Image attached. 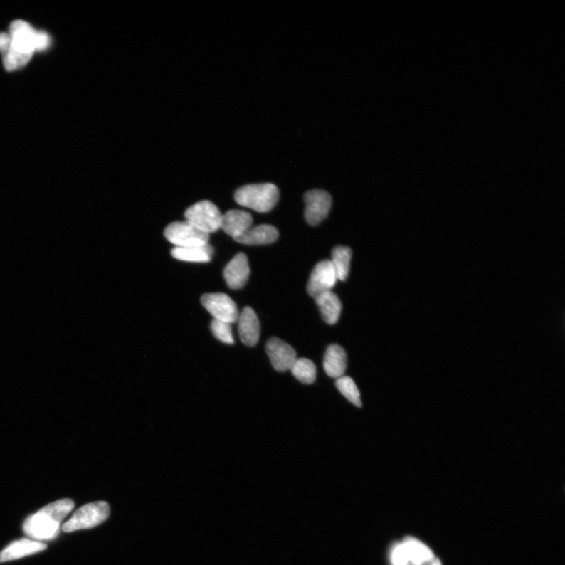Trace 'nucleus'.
<instances>
[{
  "instance_id": "1",
  "label": "nucleus",
  "mask_w": 565,
  "mask_h": 565,
  "mask_svg": "<svg viewBox=\"0 0 565 565\" xmlns=\"http://www.w3.org/2000/svg\"><path fill=\"white\" fill-rule=\"evenodd\" d=\"M75 507L70 499L60 500L28 517L23 525L28 537L36 540H51L58 534L60 524Z\"/></svg>"
},
{
  "instance_id": "2",
  "label": "nucleus",
  "mask_w": 565,
  "mask_h": 565,
  "mask_svg": "<svg viewBox=\"0 0 565 565\" xmlns=\"http://www.w3.org/2000/svg\"><path fill=\"white\" fill-rule=\"evenodd\" d=\"M279 198V189L272 183L244 186L234 194L236 203L259 213L270 211L278 203Z\"/></svg>"
},
{
  "instance_id": "3",
  "label": "nucleus",
  "mask_w": 565,
  "mask_h": 565,
  "mask_svg": "<svg viewBox=\"0 0 565 565\" xmlns=\"http://www.w3.org/2000/svg\"><path fill=\"white\" fill-rule=\"evenodd\" d=\"M110 514L109 504L99 501L87 504L76 510L70 520L63 526L65 532L88 529L102 524Z\"/></svg>"
},
{
  "instance_id": "4",
  "label": "nucleus",
  "mask_w": 565,
  "mask_h": 565,
  "mask_svg": "<svg viewBox=\"0 0 565 565\" xmlns=\"http://www.w3.org/2000/svg\"><path fill=\"white\" fill-rule=\"evenodd\" d=\"M221 217L223 215L217 206L209 201L198 202L185 212L188 223L208 234L221 228Z\"/></svg>"
},
{
  "instance_id": "5",
  "label": "nucleus",
  "mask_w": 565,
  "mask_h": 565,
  "mask_svg": "<svg viewBox=\"0 0 565 565\" xmlns=\"http://www.w3.org/2000/svg\"><path fill=\"white\" fill-rule=\"evenodd\" d=\"M165 238L175 248L203 247L209 241V234L191 225L188 221H175L164 231Z\"/></svg>"
},
{
  "instance_id": "6",
  "label": "nucleus",
  "mask_w": 565,
  "mask_h": 565,
  "mask_svg": "<svg viewBox=\"0 0 565 565\" xmlns=\"http://www.w3.org/2000/svg\"><path fill=\"white\" fill-rule=\"evenodd\" d=\"M201 303L213 319L231 324L238 322L239 311L230 296L223 293L205 294Z\"/></svg>"
},
{
  "instance_id": "7",
  "label": "nucleus",
  "mask_w": 565,
  "mask_h": 565,
  "mask_svg": "<svg viewBox=\"0 0 565 565\" xmlns=\"http://www.w3.org/2000/svg\"><path fill=\"white\" fill-rule=\"evenodd\" d=\"M305 204V218L312 226L324 220L332 208V196L322 189L310 190L304 195Z\"/></svg>"
},
{
  "instance_id": "8",
  "label": "nucleus",
  "mask_w": 565,
  "mask_h": 565,
  "mask_svg": "<svg viewBox=\"0 0 565 565\" xmlns=\"http://www.w3.org/2000/svg\"><path fill=\"white\" fill-rule=\"evenodd\" d=\"M337 275L330 260L320 262L312 270L307 285V292L314 299L324 292L332 291L337 282Z\"/></svg>"
},
{
  "instance_id": "9",
  "label": "nucleus",
  "mask_w": 565,
  "mask_h": 565,
  "mask_svg": "<svg viewBox=\"0 0 565 565\" xmlns=\"http://www.w3.org/2000/svg\"><path fill=\"white\" fill-rule=\"evenodd\" d=\"M265 350L273 369L280 372L291 369L297 359L295 350L278 338L269 339L266 342Z\"/></svg>"
},
{
  "instance_id": "10",
  "label": "nucleus",
  "mask_w": 565,
  "mask_h": 565,
  "mask_svg": "<svg viewBox=\"0 0 565 565\" xmlns=\"http://www.w3.org/2000/svg\"><path fill=\"white\" fill-rule=\"evenodd\" d=\"M9 34L11 36V48L32 55L36 51L37 30L29 23L21 19L14 21Z\"/></svg>"
},
{
  "instance_id": "11",
  "label": "nucleus",
  "mask_w": 565,
  "mask_h": 565,
  "mask_svg": "<svg viewBox=\"0 0 565 565\" xmlns=\"http://www.w3.org/2000/svg\"><path fill=\"white\" fill-rule=\"evenodd\" d=\"M250 267L245 254L239 253L228 263L224 270V278L228 287L241 289L246 285L250 277Z\"/></svg>"
},
{
  "instance_id": "12",
  "label": "nucleus",
  "mask_w": 565,
  "mask_h": 565,
  "mask_svg": "<svg viewBox=\"0 0 565 565\" xmlns=\"http://www.w3.org/2000/svg\"><path fill=\"white\" fill-rule=\"evenodd\" d=\"M238 322L241 342L247 347H255L260 337L261 327L254 310L250 307L244 308Z\"/></svg>"
},
{
  "instance_id": "13",
  "label": "nucleus",
  "mask_w": 565,
  "mask_h": 565,
  "mask_svg": "<svg viewBox=\"0 0 565 565\" xmlns=\"http://www.w3.org/2000/svg\"><path fill=\"white\" fill-rule=\"evenodd\" d=\"M253 223L248 212L241 210L228 211L221 217V228L235 240L246 233Z\"/></svg>"
},
{
  "instance_id": "14",
  "label": "nucleus",
  "mask_w": 565,
  "mask_h": 565,
  "mask_svg": "<svg viewBox=\"0 0 565 565\" xmlns=\"http://www.w3.org/2000/svg\"><path fill=\"white\" fill-rule=\"evenodd\" d=\"M46 549H47V545L38 541L27 539L14 541L0 552V563L20 559L22 557L43 551Z\"/></svg>"
},
{
  "instance_id": "15",
  "label": "nucleus",
  "mask_w": 565,
  "mask_h": 565,
  "mask_svg": "<svg viewBox=\"0 0 565 565\" xmlns=\"http://www.w3.org/2000/svg\"><path fill=\"white\" fill-rule=\"evenodd\" d=\"M347 368V356L344 349L337 344L328 347L324 359V369L327 375L339 379L344 376Z\"/></svg>"
},
{
  "instance_id": "16",
  "label": "nucleus",
  "mask_w": 565,
  "mask_h": 565,
  "mask_svg": "<svg viewBox=\"0 0 565 565\" xmlns=\"http://www.w3.org/2000/svg\"><path fill=\"white\" fill-rule=\"evenodd\" d=\"M278 236V231L274 226L260 225L250 227L246 233L235 241L245 245H265L276 241Z\"/></svg>"
},
{
  "instance_id": "17",
  "label": "nucleus",
  "mask_w": 565,
  "mask_h": 565,
  "mask_svg": "<svg viewBox=\"0 0 565 565\" xmlns=\"http://www.w3.org/2000/svg\"><path fill=\"white\" fill-rule=\"evenodd\" d=\"M315 300L324 322L330 325L337 323L342 311L338 296L329 291L317 295Z\"/></svg>"
},
{
  "instance_id": "18",
  "label": "nucleus",
  "mask_w": 565,
  "mask_h": 565,
  "mask_svg": "<svg viewBox=\"0 0 565 565\" xmlns=\"http://www.w3.org/2000/svg\"><path fill=\"white\" fill-rule=\"evenodd\" d=\"M209 243L203 247L174 248L171 255L178 260L190 263H209L213 255Z\"/></svg>"
},
{
  "instance_id": "19",
  "label": "nucleus",
  "mask_w": 565,
  "mask_h": 565,
  "mask_svg": "<svg viewBox=\"0 0 565 565\" xmlns=\"http://www.w3.org/2000/svg\"><path fill=\"white\" fill-rule=\"evenodd\" d=\"M403 544L406 547L409 562L415 565H422L434 559L431 549L416 538L408 537L403 540Z\"/></svg>"
},
{
  "instance_id": "20",
  "label": "nucleus",
  "mask_w": 565,
  "mask_h": 565,
  "mask_svg": "<svg viewBox=\"0 0 565 565\" xmlns=\"http://www.w3.org/2000/svg\"><path fill=\"white\" fill-rule=\"evenodd\" d=\"M352 250L348 247H335L332 253V261L338 280L345 281L349 273Z\"/></svg>"
},
{
  "instance_id": "21",
  "label": "nucleus",
  "mask_w": 565,
  "mask_h": 565,
  "mask_svg": "<svg viewBox=\"0 0 565 565\" xmlns=\"http://www.w3.org/2000/svg\"><path fill=\"white\" fill-rule=\"evenodd\" d=\"M290 371L302 384H312L316 380V366L314 362H312L307 358H297Z\"/></svg>"
},
{
  "instance_id": "22",
  "label": "nucleus",
  "mask_w": 565,
  "mask_h": 565,
  "mask_svg": "<svg viewBox=\"0 0 565 565\" xmlns=\"http://www.w3.org/2000/svg\"><path fill=\"white\" fill-rule=\"evenodd\" d=\"M335 385L349 402L357 408L362 407L360 391L352 379L343 376L336 380Z\"/></svg>"
},
{
  "instance_id": "23",
  "label": "nucleus",
  "mask_w": 565,
  "mask_h": 565,
  "mask_svg": "<svg viewBox=\"0 0 565 565\" xmlns=\"http://www.w3.org/2000/svg\"><path fill=\"white\" fill-rule=\"evenodd\" d=\"M33 55L19 51L11 48L3 55V62L6 71H14L26 66Z\"/></svg>"
},
{
  "instance_id": "24",
  "label": "nucleus",
  "mask_w": 565,
  "mask_h": 565,
  "mask_svg": "<svg viewBox=\"0 0 565 565\" xmlns=\"http://www.w3.org/2000/svg\"><path fill=\"white\" fill-rule=\"evenodd\" d=\"M211 330L213 336L226 344H234V338L231 324L213 319L211 324Z\"/></svg>"
},
{
  "instance_id": "25",
  "label": "nucleus",
  "mask_w": 565,
  "mask_h": 565,
  "mask_svg": "<svg viewBox=\"0 0 565 565\" xmlns=\"http://www.w3.org/2000/svg\"><path fill=\"white\" fill-rule=\"evenodd\" d=\"M391 560L393 565H408V554L403 544H398L394 546Z\"/></svg>"
},
{
  "instance_id": "26",
  "label": "nucleus",
  "mask_w": 565,
  "mask_h": 565,
  "mask_svg": "<svg viewBox=\"0 0 565 565\" xmlns=\"http://www.w3.org/2000/svg\"><path fill=\"white\" fill-rule=\"evenodd\" d=\"M51 44V37L47 32L37 31L36 36V51H42L48 49Z\"/></svg>"
},
{
  "instance_id": "27",
  "label": "nucleus",
  "mask_w": 565,
  "mask_h": 565,
  "mask_svg": "<svg viewBox=\"0 0 565 565\" xmlns=\"http://www.w3.org/2000/svg\"><path fill=\"white\" fill-rule=\"evenodd\" d=\"M11 46V36L9 33H0V52L4 55Z\"/></svg>"
},
{
  "instance_id": "28",
  "label": "nucleus",
  "mask_w": 565,
  "mask_h": 565,
  "mask_svg": "<svg viewBox=\"0 0 565 565\" xmlns=\"http://www.w3.org/2000/svg\"><path fill=\"white\" fill-rule=\"evenodd\" d=\"M431 565H442V564L440 560L435 559L434 561L433 560V563Z\"/></svg>"
}]
</instances>
